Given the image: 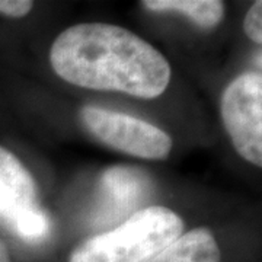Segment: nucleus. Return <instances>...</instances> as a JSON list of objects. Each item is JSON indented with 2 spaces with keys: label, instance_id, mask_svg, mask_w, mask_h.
<instances>
[{
  "label": "nucleus",
  "instance_id": "f257e3e1",
  "mask_svg": "<svg viewBox=\"0 0 262 262\" xmlns=\"http://www.w3.org/2000/svg\"><path fill=\"white\" fill-rule=\"evenodd\" d=\"M50 63L69 83L143 99L160 96L170 80V66L160 51L110 24H80L63 31L51 47Z\"/></svg>",
  "mask_w": 262,
  "mask_h": 262
},
{
  "label": "nucleus",
  "instance_id": "423d86ee",
  "mask_svg": "<svg viewBox=\"0 0 262 262\" xmlns=\"http://www.w3.org/2000/svg\"><path fill=\"white\" fill-rule=\"evenodd\" d=\"M106 196V214L120 215L134 210L149 195L150 179L139 168L114 166L102 177L101 182Z\"/></svg>",
  "mask_w": 262,
  "mask_h": 262
},
{
  "label": "nucleus",
  "instance_id": "9b49d317",
  "mask_svg": "<svg viewBox=\"0 0 262 262\" xmlns=\"http://www.w3.org/2000/svg\"><path fill=\"white\" fill-rule=\"evenodd\" d=\"M34 3L29 0H0V13L12 18H22L28 15Z\"/></svg>",
  "mask_w": 262,
  "mask_h": 262
},
{
  "label": "nucleus",
  "instance_id": "9d476101",
  "mask_svg": "<svg viewBox=\"0 0 262 262\" xmlns=\"http://www.w3.org/2000/svg\"><path fill=\"white\" fill-rule=\"evenodd\" d=\"M245 34L252 41L261 44L262 42V3L256 2L248 10L244 22Z\"/></svg>",
  "mask_w": 262,
  "mask_h": 262
},
{
  "label": "nucleus",
  "instance_id": "0eeeda50",
  "mask_svg": "<svg viewBox=\"0 0 262 262\" xmlns=\"http://www.w3.org/2000/svg\"><path fill=\"white\" fill-rule=\"evenodd\" d=\"M222 253L213 233L206 227L178 236L146 262H220Z\"/></svg>",
  "mask_w": 262,
  "mask_h": 262
},
{
  "label": "nucleus",
  "instance_id": "f8f14e48",
  "mask_svg": "<svg viewBox=\"0 0 262 262\" xmlns=\"http://www.w3.org/2000/svg\"><path fill=\"white\" fill-rule=\"evenodd\" d=\"M0 262H12L10 261L9 251L6 248V245L3 244V241H0Z\"/></svg>",
  "mask_w": 262,
  "mask_h": 262
},
{
  "label": "nucleus",
  "instance_id": "f03ea898",
  "mask_svg": "<svg viewBox=\"0 0 262 262\" xmlns=\"http://www.w3.org/2000/svg\"><path fill=\"white\" fill-rule=\"evenodd\" d=\"M184 222L166 207L137 210L118 227L76 248L70 262H146L182 234Z\"/></svg>",
  "mask_w": 262,
  "mask_h": 262
},
{
  "label": "nucleus",
  "instance_id": "20e7f679",
  "mask_svg": "<svg viewBox=\"0 0 262 262\" xmlns=\"http://www.w3.org/2000/svg\"><path fill=\"white\" fill-rule=\"evenodd\" d=\"M80 118L98 140L131 156L165 159L172 150L168 134L140 118L92 105L82 108Z\"/></svg>",
  "mask_w": 262,
  "mask_h": 262
},
{
  "label": "nucleus",
  "instance_id": "7ed1b4c3",
  "mask_svg": "<svg viewBox=\"0 0 262 262\" xmlns=\"http://www.w3.org/2000/svg\"><path fill=\"white\" fill-rule=\"evenodd\" d=\"M222 118L236 151L262 166V76L248 72L226 88Z\"/></svg>",
  "mask_w": 262,
  "mask_h": 262
},
{
  "label": "nucleus",
  "instance_id": "6e6552de",
  "mask_svg": "<svg viewBox=\"0 0 262 262\" xmlns=\"http://www.w3.org/2000/svg\"><path fill=\"white\" fill-rule=\"evenodd\" d=\"M144 8L155 12H179L203 28L217 27L225 15V6L219 0H144Z\"/></svg>",
  "mask_w": 262,
  "mask_h": 262
},
{
  "label": "nucleus",
  "instance_id": "39448f33",
  "mask_svg": "<svg viewBox=\"0 0 262 262\" xmlns=\"http://www.w3.org/2000/svg\"><path fill=\"white\" fill-rule=\"evenodd\" d=\"M35 207L34 179L15 155L0 147V219L10 227Z\"/></svg>",
  "mask_w": 262,
  "mask_h": 262
},
{
  "label": "nucleus",
  "instance_id": "1a4fd4ad",
  "mask_svg": "<svg viewBox=\"0 0 262 262\" xmlns=\"http://www.w3.org/2000/svg\"><path fill=\"white\" fill-rule=\"evenodd\" d=\"M10 229L25 241L38 242L47 237L50 232V222H48L47 214L39 207H35L27 211L24 215H20L18 220L10 226Z\"/></svg>",
  "mask_w": 262,
  "mask_h": 262
}]
</instances>
